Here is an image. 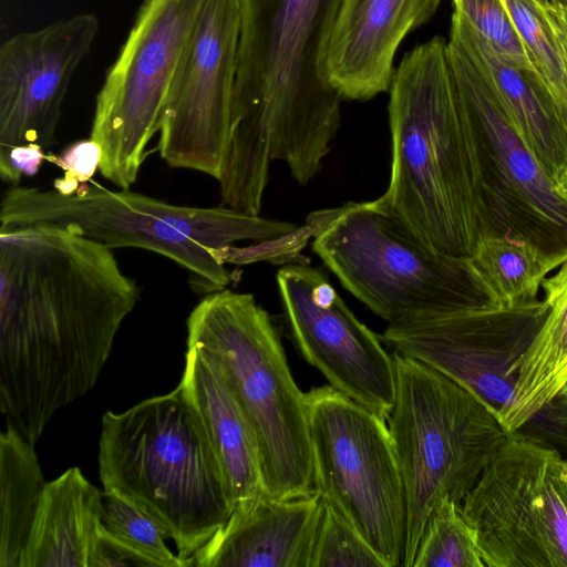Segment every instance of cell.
Instances as JSON below:
<instances>
[{"instance_id":"6da1fadb","label":"cell","mask_w":567,"mask_h":567,"mask_svg":"<svg viewBox=\"0 0 567 567\" xmlns=\"http://www.w3.org/2000/svg\"><path fill=\"white\" fill-rule=\"evenodd\" d=\"M140 298L112 249L66 228L0 231V411L35 445L89 393Z\"/></svg>"},{"instance_id":"7a4b0ae2","label":"cell","mask_w":567,"mask_h":567,"mask_svg":"<svg viewBox=\"0 0 567 567\" xmlns=\"http://www.w3.org/2000/svg\"><path fill=\"white\" fill-rule=\"evenodd\" d=\"M240 35L227 166L249 179L274 161L308 183L341 122L324 52L344 0H239Z\"/></svg>"},{"instance_id":"3957f363","label":"cell","mask_w":567,"mask_h":567,"mask_svg":"<svg viewBox=\"0 0 567 567\" xmlns=\"http://www.w3.org/2000/svg\"><path fill=\"white\" fill-rule=\"evenodd\" d=\"M391 174L382 195L430 246L468 258L480 239L475 145L440 35L406 52L389 89Z\"/></svg>"},{"instance_id":"277c9868","label":"cell","mask_w":567,"mask_h":567,"mask_svg":"<svg viewBox=\"0 0 567 567\" xmlns=\"http://www.w3.org/2000/svg\"><path fill=\"white\" fill-rule=\"evenodd\" d=\"M97 464L103 491L153 517L186 567L233 513L218 458L181 384L123 412H105Z\"/></svg>"},{"instance_id":"5b68a950","label":"cell","mask_w":567,"mask_h":567,"mask_svg":"<svg viewBox=\"0 0 567 567\" xmlns=\"http://www.w3.org/2000/svg\"><path fill=\"white\" fill-rule=\"evenodd\" d=\"M49 225L66 228L106 247H133L186 268L206 291L225 289L231 275L215 250L241 240L267 241L298 226L226 206L194 207L128 189L84 183L71 193L12 186L1 198L0 231Z\"/></svg>"},{"instance_id":"8992f818","label":"cell","mask_w":567,"mask_h":567,"mask_svg":"<svg viewBox=\"0 0 567 567\" xmlns=\"http://www.w3.org/2000/svg\"><path fill=\"white\" fill-rule=\"evenodd\" d=\"M187 347L213 358L227 377L255 435L265 495L315 494L306 392L269 313L251 293L209 292L188 316Z\"/></svg>"},{"instance_id":"52a82bcc","label":"cell","mask_w":567,"mask_h":567,"mask_svg":"<svg viewBox=\"0 0 567 567\" xmlns=\"http://www.w3.org/2000/svg\"><path fill=\"white\" fill-rule=\"evenodd\" d=\"M395 398L386 419L406 498L403 565L412 567L429 517L462 505L509 432L481 396L435 368L392 352Z\"/></svg>"},{"instance_id":"ba28073f","label":"cell","mask_w":567,"mask_h":567,"mask_svg":"<svg viewBox=\"0 0 567 567\" xmlns=\"http://www.w3.org/2000/svg\"><path fill=\"white\" fill-rule=\"evenodd\" d=\"M312 249L349 292L389 324L493 303L468 258L430 246L383 196L332 210Z\"/></svg>"},{"instance_id":"9c48e42d","label":"cell","mask_w":567,"mask_h":567,"mask_svg":"<svg viewBox=\"0 0 567 567\" xmlns=\"http://www.w3.org/2000/svg\"><path fill=\"white\" fill-rule=\"evenodd\" d=\"M315 488L385 567L403 565L406 498L385 420L331 385L306 392Z\"/></svg>"},{"instance_id":"30bf717a","label":"cell","mask_w":567,"mask_h":567,"mask_svg":"<svg viewBox=\"0 0 567 567\" xmlns=\"http://www.w3.org/2000/svg\"><path fill=\"white\" fill-rule=\"evenodd\" d=\"M206 0H144L96 95L90 140L100 174L121 189L135 183Z\"/></svg>"},{"instance_id":"8fae6325","label":"cell","mask_w":567,"mask_h":567,"mask_svg":"<svg viewBox=\"0 0 567 567\" xmlns=\"http://www.w3.org/2000/svg\"><path fill=\"white\" fill-rule=\"evenodd\" d=\"M450 65L476 154L480 238L504 235L567 252V203L524 144L489 79L454 42Z\"/></svg>"},{"instance_id":"7c38bea8","label":"cell","mask_w":567,"mask_h":567,"mask_svg":"<svg viewBox=\"0 0 567 567\" xmlns=\"http://www.w3.org/2000/svg\"><path fill=\"white\" fill-rule=\"evenodd\" d=\"M565 460L509 433L464 498L485 567H567Z\"/></svg>"},{"instance_id":"4fadbf2b","label":"cell","mask_w":567,"mask_h":567,"mask_svg":"<svg viewBox=\"0 0 567 567\" xmlns=\"http://www.w3.org/2000/svg\"><path fill=\"white\" fill-rule=\"evenodd\" d=\"M97 32V17L81 13L2 43L0 176L4 183L18 184L32 173L55 142L70 83Z\"/></svg>"},{"instance_id":"5bb4252c","label":"cell","mask_w":567,"mask_h":567,"mask_svg":"<svg viewBox=\"0 0 567 567\" xmlns=\"http://www.w3.org/2000/svg\"><path fill=\"white\" fill-rule=\"evenodd\" d=\"M239 35V0H206L161 116L158 151L169 166L221 177Z\"/></svg>"},{"instance_id":"9a60e30c","label":"cell","mask_w":567,"mask_h":567,"mask_svg":"<svg viewBox=\"0 0 567 567\" xmlns=\"http://www.w3.org/2000/svg\"><path fill=\"white\" fill-rule=\"evenodd\" d=\"M548 315L544 300L487 303L404 324L379 334L393 352L422 361L464 385L497 413L512 398L517 362Z\"/></svg>"},{"instance_id":"2e32d148","label":"cell","mask_w":567,"mask_h":567,"mask_svg":"<svg viewBox=\"0 0 567 567\" xmlns=\"http://www.w3.org/2000/svg\"><path fill=\"white\" fill-rule=\"evenodd\" d=\"M278 292L300 354L329 385L386 420L395 371L379 334L362 323L320 269L289 264L278 270Z\"/></svg>"},{"instance_id":"e0dca14e","label":"cell","mask_w":567,"mask_h":567,"mask_svg":"<svg viewBox=\"0 0 567 567\" xmlns=\"http://www.w3.org/2000/svg\"><path fill=\"white\" fill-rule=\"evenodd\" d=\"M442 1L344 0L324 52L329 83L343 100L368 101L389 91L399 45Z\"/></svg>"},{"instance_id":"ac0fdd59","label":"cell","mask_w":567,"mask_h":567,"mask_svg":"<svg viewBox=\"0 0 567 567\" xmlns=\"http://www.w3.org/2000/svg\"><path fill=\"white\" fill-rule=\"evenodd\" d=\"M323 501L318 493L259 498L234 508L192 556V567H310Z\"/></svg>"},{"instance_id":"d6986e66","label":"cell","mask_w":567,"mask_h":567,"mask_svg":"<svg viewBox=\"0 0 567 567\" xmlns=\"http://www.w3.org/2000/svg\"><path fill=\"white\" fill-rule=\"evenodd\" d=\"M179 384L203 422L233 507L265 495L254 432L218 363L199 349L187 347Z\"/></svg>"},{"instance_id":"ffe728a7","label":"cell","mask_w":567,"mask_h":567,"mask_svg":"<svg viewBox=\"0 0 567 567\" xmlns=\"http://www.w3.org/2000/svg\"><path fill=\"white\" fill-rule=\"evenodd\" d=\"M449 40L486 74L517 134L554 178L567 165V123L543 82L497 54L455 12Z\"/></svg>"},{"instance_id":"44dd1931","label":"cell","mask_w":567,"mask_h":567,"mask_svg":"<svg viewBox=\"0 0 567 567\" xmlns=\"http://www.w3.org/2000/svg\"><path fill=\"white\" fill-rule=\"evenodd\" d=\"M103 491L70 467L43 489L19 567H90Z\"/></svg>"},{"instance_id":"7402d4cb","label":"cell","mask_w":567,"mask_h":567,"mask_svg":"<svg viewBox=\"0 0 567 567\" xmlns=\"http://www.w3.org/2000/svg\"><path fill=\"white\" fill-rule=\"evenodd\" d=\"M542 288L548 315L518 360L511 401L498 413L509 433L529 423L567 384V261Z\"/></svg>"},{"instance_id":"603a6c76","label":"cell","mask_w":567,"mask_h":567,"mask_svg":"<svg viewBox=\"0 0 567 567\" xmlns=\"http://www.w3.org/2000/svg\"><path fill=\"white\" fill-rule=\"evenodd\" d=\"M468 261L492 302L509 308L538 299L543 281L567 261V252H547L525 239L486 235L477 240Z\"/></svg>"},{"instance_id":"cb8c5ba5","label":"cell","mask_w":567,"mask_h":567,"mask_svg":"<svg viewBox=\"0 0 567 567\" xmlns=\"http://www.w3.org/2000/svg\"><path fill=\"white\" fill-rule=\"evenodd\" d=\"M34 446L11 427L0 434V567H19L47 484Z\"/></svg>"},{"instance_id":"d4e9b609","label":"cell","mask_w":567,"mask_h":567,"mask_svg":"<svg viewBox=\"0 0 567 567\" xmlns=\"http://www.w3.org/2000/svg\"><path fill=\"white\" fill-rule=\"evenodd\" d=\"M534 73L567 123V61L540 0H503Z\"/></svg>"},{"instance_id":"484cf974","label":"cell","mask_w":567,"mask_h":567,"mask_svg":"<svg viewBox=\"0 0 567 567\" xmlns=\"http://www.w3.org/2000/svg\"><path fill=\"white\" fill-rule=\"evenodd\" d=\"M412 567H485L475 530L462 508L441 501L427 519Z\"/></svg>"},{"instance_id":"4316f807","label":"cell","mask_w":567,"mask_h":567,"mask_svg":"<svg viewBox=\"0 0 567 567\" xmlns=\"http://www.w3.org/2000/svg\"><path fill=\"white\" fill-rule=\"evenodd\" d=\"M102 524L109 534L126 545L152 567H186L166 546V530L144 511L116 493L103 491Z\"/></svg>"},{"instance_id":"83f0119b","label":"cell","mask_w":567,"mask_h":567,"mask_svg":"<svg viewBox=\"0 0 567 567\" xmlns=\"http://www.w3.org/2000/svg\"><path fill=\"white\" fill-rule=\"evenodd\" d=\"M310 567L385 566L353 525L323 501Z\"/></svg>"},{"instance_id":"f1b7e54d","label":"cell","mask_w":567,"mask_h":567,"mask_svg":"<svg viewBox=\"0 0 567 567\" xmlns=\"http://www.w3.org/2000/svg\"><path fill=\"white\" fill-rule=\"evenodd\" d=\"M455 13L502 58L532 69L503 0H452Z\"/></svg>"},{"instance_id":"f546056e","label":"cell","mask_w":567,"mask_h":567,"mask_svg":"<svg viewBox=\"0 0 567 567\" xmlns=\"http://www.w3.org/2000/svg\"><path fill=\"white\" fill-rule=\"evenodd\" d=\"M101 150L93 141H81L70 145L54 162L62 167L64 176L54 182L53 188L71 193L89 182L99 171Z\"/></svg>"},{"instance_id":"4dcf8cb0","label":"cell","mask_w":567,"mask_h":567,"mask_svg":"<svg viewBox=\"0 0 567 567\" xmlns=\"http://www.w3.org/2000/svg\"><path fill=\"white\" fill-rule=\"evenodd\" d=\"M152 567L140 554L118 542L103 527L95 540L90 567Z\"/></svg>"},{"instance_id":"1f68e13d","label":"cell","mask_w":567,"mask_h":567,"mask_svg":"<svg viewBox=\"0 0 567 567\" xmlns=\"http://www.w3.org/2000/svg\"><path fill=\"white\" fill-rule=\"evenodd\" d=\"M545 14L567 61V4L540 0Z\"/></svg>"},{"instance_id":"d6a6232c","label":"cell","mask_w":567,"mask_h":567,"mask_svg":"<svg viewBox=\"0 0 567 567\" xmlns=\"http://www.w3.org/2000/svg\"><path fill=\"white\" fill-rule=\"evenodd\" d=\"M548 406L555 410L556 416H559L560 424L567 427V384Z\"/></svg>"},{"instance_id":"836d02e7","label":"cell","mask_w":567,"mask_h":567,"mask_svg":"<svg viewBox=\"0 0 567 567\" xmlns=\"http://www.w3.org/2000/svg\"><path fill=\"white\" fill-rule=\"evenodd\" d=\"M556 192L567 203V165L553 178Z\"/></svg>"},{"instance_id":"e575fe53","label":"cell","mask_w":567,"mask_h":567,"mask_svg":"<svg viewBox=\"0 0 567 567\" xmlns=\"http://www.w3.org/2000/svg\"><path fill=\"white\" fill-rule=\"evenodd\" d=\"M561 474H563V477L567 480V461H565V463H564Z\"/></svg>"},{"instance_id":"d590c367","label":"cell","mask_w":567,"mask_h":567,"mask_svg":"<svg viewBox=\"0 0 567 567\" xmlns=\"http://www.w3.org/2000/svg\"><path fill=\"white\" fill-rule=\"evenodd\" d=\"M551 1H556V2H560V3L567 4V0H551Z\"/></svg>"}]
</instances>
